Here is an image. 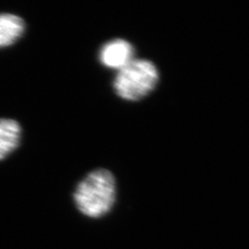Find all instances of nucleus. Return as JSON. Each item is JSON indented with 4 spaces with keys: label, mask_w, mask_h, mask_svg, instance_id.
Here are the masks:
<instances>
[{
    "label": "nucleus",
    "mask_w": 249,
    "mask_h": 249,
    "mask_svg": "<svg viewBox=\"0 0 249 249\" xmlns=\"http://www.w3.org/2000/svg\"><path fill=\"white\" fill-rule=\"evenodd\" d=\"M116 199V181L108 169L91 171L77 185L74 201L77 209L88 217L99 218L113 208Z\"/></svg>",
    "instance_id": "1"
},
{
    "label": "nucleus",
    "mask_w": 249,
    "mask_h": 249,
    "mask_svg": "<svg viewBox=\"0 0 249 249\" xmlns=\"http://www.w3.org/2000/svg\"><path fill=\"white\" fill-rule=\"evenodd\" d=\"M159 81L157 67L149 59L134 58L118 71L113 89L116 95L126 101H138L146 97Z\"/></svg>",
    "instance_id": "2"
},
{
    "label": "nucleus",
    "mask_w": 249,
    "mask_h": 249,
    "mask_svg": "<svg viewBox=\"0 0 249 249\" xmlns=\"http://www.w3.org/2000/svg\"><path fill=\"white\" fill-rule=\"evenodd\" d=\"M99 58L101 64L106 68L120 71L135 58L134 48L128 41L115 38L101 48Z\"/></svg>",
    "instance_id": "3"
},
{
    "label": "nucleus",
    "mask_w": 249,
    "mask_h": 249,
    "mask_svg": "<svg viewBox=\"0 0 249 249\" xmlns=\"http://www.w3.org/2000/svg\"><path fill=\"white\" fill-rule=\"evenodd\" d=\"M21 138L20 124L9 119L0 120V160L17 149Z\"/></svg>",
    "instance_id": "4"
},
{
    "label": "nucleus",
    "mask_w": 249,
    "mask_h": 249,
    "mask_svg": "<svg viewBox=\"0 0 249 249\" xmlns=\"http://www.w3.org/2000/svg\"><path fill=\"white\" fill-rule=\"evenodd\" d=\"M25 29V23L18 16L0 15V48L14 44L19 40Z\"/></svg>",
    "instance_id": "5"
}]
</instances>
